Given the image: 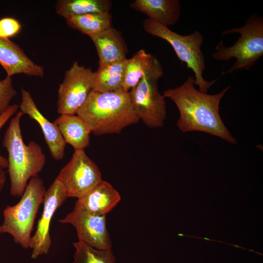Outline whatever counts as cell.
<instances>
[{
  "label": "cell",
  "instance_id": "1",
  "mask_svg": "<svg viewBox=\"0 0 263 263\" xmlns=\"http://www.w3.org/2000/svg\"><path fill=\"white\" fill-rule=\"evenodd\" d=\"M230 88L217 94L204 93L195 88L194 78L189 75L180 86L165 90L163 95L177 106L180 114L177 125L181 132H205L235 144L219 113L220 101Z\"/></svg>",
  "mask_w": 263,
  "mask_h": 263
},
{
  "label": "cell",
  "instance_id": "2",
  "mask_svg": "<svg viewBox=\"0 0 263 263\" xmlns=\"http://www.w3.org/2000/svg\"><path fill=\"white\" fill-rule=\"evenodd\" d=\"M76 114L95 135L119 133L126 127L140 121L129 92L122 89L108 92L93 90Z\"/></svg>",
  "mask_w": 263,
  "mask_h": 263
},
{
  "label": "cell",
  "instance_id": "3",
  "mask_svg": "<svg viewBox=\"0 0 263 263\" xmlns=\"http://www.w3.org/2000/svg\"><path fill=\"white\" fill-rule=\"evenodd\" d=\"M23 115L19 111L11 118L2 142L8 152L10 194L18 198L21 197L29 180L42 170L46 161L38 143L33 141L24 143L20 126Z\"/></svg>",
  "mask_w": 263,
  "mask_h": 263
},
{
  "label": "cell",
  "instance_id": "4",
  "mask_svg": "<svg viewBox=\"0 0 263 263\" xmlns=\"http://www.w3.org/2000/svg\"><path fill=\"white\" fill-rule=\"evenodd\" d=\"M46 188L38 176L32 178L18 203L7 206L3 211L0 234H8L23 249L29 248L36 216L43 203Z\"/></svg>",
  "mask_w": 263,
  "mask_h": 263
},
{
  "label": "cell",
  "instance_id": "5",
  "mask_svg": "<svg viewBox=\"0 0 263 263\" xmlns=\"http://www.w3.org/2000/svg\"><path fill=\"white\" fill-rule=\"evenodd\" d=\"M234 33L240 34L238 40L229 47L225 46L221 41L216 46L212 57L218 61H228L235 58L233 65L224 74L235 70H249L263 55V18L252 14L241 27L224 30L222 35Z\"/></svg>",
  "mask_w": 263,
  "mask_h": 263
},
{
  "label": "cell",
  "instance_id": "6",
  "mask_svg": "<svg viewBox=\"0 0 263 263\" xmlns=\"http://www.w3.org/2000/svg\"><path fill=\"white\" fill-rule=\"evenodd\" d=\"M143 26L147 33L161 38L170 44L178 58L193 72L194 85L199 87V91L207 94L209 88L219 78L208 81L203 77L206 64L201 50L204 40L203 35L195 31L191 34L181 35L148 18L143 20Z\"/></svg>",
  "mask_w": 263,
  "mask_h": 263
},
{
  "label": "cell",
  "instance_id": "7",
  "mask_svg": "<svg viewBox=\"0 0 263 263\" xmlns=\"http://www.w3.org/2000/svg\"><path fill=\"white\" fill-rule=\"evenodd\" d=\"M163 74L161 63L154 56L150 68L129 91L139 120L150 128L162 127L166 118L165 97L158 88V80Z\"/></svg>",
  "mask_w": 263,
  "mask_h": 263
},
{
  "label": "cell",
  "instance_id": "8",
  "mask_svg": "<svg viewBox=\"0 0 263 263\" xmlns=\"http://www.w3.org/2000/svg\"><path fill=\"white\" fill-rule=\"evenodd\" d=\"M95 73L75 61L65 73L58 90L57 111L60 114H75L94 89Z\"/></svg>",
  "mask_w": 263,
  "mask_h": 263
},
{
  "label": "cell",
  "instance_id": "9",
  "mask_svg": "<svg viewBox=\"0 0 263 263\" xmlns=\"http://www.w3.org/2000/svg\"><path fill=\"white\" fill-rule=\"evenodd\" d=\"M57 177L64 186L68 198L81 197L102 180L97 165L84 150H75L71 159Z\"/></svg>",
  "mask_w": 263,
  "mask_h": 263
},
{
  "label": "cell",
  "instance_id": "10",
  "mask_svg": "<svg viewBox=\"0 0 263 263\" xmlns=\"http://www.w3.org/2000/svg\"><path fill=\"white\" fill-rule=\"evenodd\" d=\"M68 198L66 189L56 177L46 190L43 201V210L39 219L36 231L31 237L29 248L32 249L31 258L48 253L52 244L50 234V224L53 217Z\"/></svg>",
  "mask_w": 263,
  "mask_h": 263
},
{
  "label": "cell",
  "instance_id": "11",
  "mask_svg": "<svg viewBox=\"0 0 263 263\" xmlns=\"http://www.w3.org/2000/svg\"><path fill=\"white\" fill-rule=\"evenodd\" d=\"M58 221L72 225L75 229L78 241L99 250L112 248L106 215L92 214L76 201L73 210Z\"/></svg>",
  "mask_w": 263,
  "mask_h": 263
},
{
  "label": "cell",
  "instance_id": "12",
  "mask_svg": "<svg viewBox=\"0 0 263 263\" xmlns=\"http://www.w3.org/2000/svg\"><path fill=\"white\" fill-rule=\"evenodd\" d=\"M20 111L27 114L39 125L52 157L56 160L62 159L65 155L66 143L57 126L49 121L39 111L30 93L21 90Z\"/></svg>",
  "mask_w": 263,
  "mask_h": 263
},
{
  "label": "cell",
  "instance_id": "13",
  "mask_svg": "<svg viewBox=\"0 0 263 263\" xmlns=\"http://www.w3.org/2000/svg\"><path fill=\"white\" fill-rule=\"evenodd\" d=\"M0 64L7 77L16 74L43 77L42 66L35 63L20 46L9 39L0 38Z\"/></svg>",
  "mask_w": 263,
  "mask_h": 263
},
{
  "label": "cell",
  "instance_id": "14",
  "mask_svg": "<svg viewBox=\"0 0 263 263\" xmlns=\"http://www.w3.org/2000/svg\"><path fill=\"white\" fill-rule=\"evenodd\" d=\"M121 197L108 182L101 180L77 201L89 213L106 215L119 203Z\"/></svg>",
  "mask_w": 263,
  "mask_h": 263
},
{
  "label": "cell",
  "instance_id": "15",
  "mask_svg": "<svg viewBox=\"0 0 263 263\" xmlns=\"http://www.w3.org/2000/svg\"><path fill=\"white\" fill-rule=\"evenodd\" d=\"M130 7L145 14L148 19L168 27L176 24L181 16L178 0H135L131 3Z\"/></svg>",
  "mask_w": 263,
  "mask_h": 263
},
{
  "label": "cell",
  "instance_id": "16",
  "mask_svg": "<svg viewBox=\"0 0 263 263\" xmlns=\"http://www.w3.org/2000/svg\"><path fill=\"white\" fill-rule=\"evenodd\" d=\"M99 57V64H107L126 58L128 48L121 34L113 26L90 37Z\"/></svg>",
  "mask_w": 263,
  "mask_h": 263
},
{
  "label": "cell",
  "instance_id": "17",
  "mask_svg": "<svg viewBox=\"0 0 263 263\" xmlns=\"http://www.w3.org/2000/svg\"><path fill=\"white\" fill-rule=\"evenodd\" d=\"M58 127L66 144L75 149L84 150L89 146L91 130L77 114H60L54 122Z\"/></svg>",
  "mask_w": 263,
  "mask_h": 263
},
{
  "label": "cell",
  "instance_id": "18",
  "mask_svg": "<svg viewBox=\"0 0 263 263\" xmlns=\"http://www.w3.org/2000/svg\"><path fill=\"white\" fill-rule=\"evenodd\" d=\"M127 59L99 64L97 70L94 72L93 90L98 92H108L122 89Z\"/></svg>",
  "mask_w": 263,
  "mask_h": 263
},
{
  "label": "cell",
  "instance_id": "19",
  "mask_svg": "<svg viewBox=\"0 0 263 263\" xmlns=\"http://www.w3.org/2000/svg\"><path fill=\"white\" fill-rule=\"evenodd\" d=\"M112 6L110 0H59L56 11L64 19L90 13H108Z\"/></svg>",
  "mask_w": 263,
  "mask_h": 263
},
{
  "label": "cell",
  "instance_id": "20",
  "mask_svg": "<svg viewBox=\"0 0 263 263\" xmlns=\"http://www.w3.org/2000/svg\"><path fill=\"white\" fill-rule=\"evenodd\" d=\"M67 25L89 37L112 26L111 13H90L65 19Z\"/></svg>",
  "mask_w": 263,
  "mask_h": 263
},
{
  "label": "cell",
  "instance_id": "21",
  "mask_svg": "<svg viewBox=\"0 0 263 263\" xmlns=\"http://www.w3.org/2000/svg\"><path fill=\"white\" fill-rule=\"evenodd\" d=\"M154 56L142 49L127 59L122 89L129 92L141 79L152 65Z\"/></svg>",
  "mask_w": 263,
  "mask_h": 263
},
{
  "label": "cell",
  "instance_id": "22",
  "mask_svg": "<svg viewBox=\"0 0 263 263\" xmlns=\"http://www.w3.org/2000/svg\"><path fill=\"white\" fill-rule=\"evenodd\" d=\"M75 248L73 263H115L112 249L99 250L78 241L73 243Z\"/></svg>",
  "mask_w": 263,
  "mask_h": 263
},
{
  "label": "cell",
  "instance_id": "23",
  "mask_svg": "<svg viewBox=\"0 0 263 263\" xmlns=\"http://www.w3.org/2000/svg\"><path fill=\"white\" fill-rule=\"evenodd\" d=\"M17 94L11 77L6 76L0 80V115L10 105L12 100Z\"/></svg>",
  "mask_w": 263,
  "mask_h": 263
},
{
  "label": "cell",
  "instance_id": "24",
  "mask_svg": "<svg viewBox=\"0 0 263 263\" xmlns=\"http://www.w3.org/2000/svg\"><path fill=\"white\" fill-rule=\"evenodd\" d=\"M21 25L15 18L4 17L0 19V38L9 39L20 31Z\"/></svg>",
  "mask_w": 263,
  "mask_h": 263
},
{
  "label": "cell",
  "instance_id": "25",
  "mask_svg": "<svg viewBox=\"0 0 263 263\" xmlns=\"http://www.w3.org/2000/svg\"><path fill=\"white\" fill-rule=\"evenodd\" d=\"M19 105H10L7 110L0 115V130L8 120L18 112ZM8 160L6 158L0 154V167L5 169L8 168Z\"/></svg>",
  "mask_w": 263,
  "mask_h": 263
},
{
  "label": "cell",
  "instance_id": "26",
  "mask_svg": "<svg viewBox=\"0 0 263 263\" xmlns=\"http://www.w3.org/2000/svg\"><path fill=\"white\" fill-rule=\"evenodd\" d=\"M6 181V172L4 169L0 167V195L2 191Z\"/></svg>",
  "mask_w": 263,
  "mask_h": 263
}]
</instances>
